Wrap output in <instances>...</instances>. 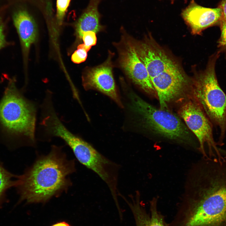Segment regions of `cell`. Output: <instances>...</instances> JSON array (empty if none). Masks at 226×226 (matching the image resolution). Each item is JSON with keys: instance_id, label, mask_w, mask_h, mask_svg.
Listing matches in <instances>:
<instances>
[{"instance_id": "obj_19", "label": "cell", "mask_w": 226, "mask_h": 226, "mask_svg": "<svg viewBox=\"0 0 226 226\" xmlns=\"http://www.w3.org/2000/svg\"><path fill=\"white\" fill-rule=\"evenodd\" d=\"M88 51L83 44L79 45L77 47V49L72 56V61L76 63H79L84 62L87 58Z\"/></svg>"}, {"instance_id": "obj_24", "label": "cell", "mask_w": 226, "mask_h": 226, "mask_svg": "<svg viewBox=\"0 0 226 226\" xmlns=\"http://www.w3.org/2000/svg\"><path fill=\"white\" fill-rule=\"evenodd\" d=\"M170 0L171 1L172 3H173L174 1L175 0Z\"/></svg>"}, {"instance_id": "obj_3", "label": "cell", "mask_w": 226, "mask_h": 226, "mask_svg": "<svg viewBox=\"0 0 226 226\" xmlns=\"http://www.w3.org/2000/svg\"><path fill=\"white\" fill-rule=\"evenodd\" d=\"M220 52L218 51L209 57L206 69L195 81L193 97L212 124L220 131L218 145H223L226 133V95L218 81L215 71Z\"/></svg>"}, {"instance_id": "obj_7", "label": "cell", "mask_w": 226, "mask_h": 226, "mask_svg": "<svg viewBox=\"0 0 226 226\" xmlns=\"http://www.w3.org/2000/svg\"><path fill=\"white\" fill-rule=\"evenodd\" d=\"M71 148L81 164L94 172L105 182L116 205H118L117 196L119 192L117 186L120 166L81 137L75 142Z\"/></svg>"}, {"instance_id": "obj_16", "label": "cell", "mask_w": 226, "mask_h": 226, "mask_svg": "<svg viewBox=\"0 0 226 226\" xmlns=\"http://www.w3.org/2000/svg\"><path fill=\"white\" fill-rule=\"evenodd\" d=\"M16 176L7 171L0 162V208L7 201V191L12 187H16L17 184Z\"/></svg>"}, {"instance_id": "obj_15", "label": "cell", "mask_w": 226, "mask_h": 226, "mask_svg": "<svg viewBox=\"0 0 226 226\" xmlns=\"http://www.w3.org/2000/svg\"><path fill=\"white\" fill-rule=\"evenodd\" d=\"M101 0H89L88 6L76 23V33L80 39H82L83 35L85 32L92 31L96 33L104 28L100 23L101 14L98 10Z\"/></svg>"}, {"instance_id": "obj_9", "label": "cell", "mask_w": 226, "mask_h": 226, "mask_svg": "<svg viewBox=\"0 0 226 226\" xmlns=\"http://www.w3.org/2000/svg\"><path fill=\"white\" fill-rule=\"evenodd\" d=\"M150 80L162 109H168V104L183 95L189 84V80L178 66Z\"/></svg>"}, {"instance_id": "obj_23", "label": "cell", "mask_w": 226, "mask_h": 226, "mask_svg": "<svg viewBox=\"0 0 226 226\" xmlns=\"http://www.w3.org/2000/svg\"><path fill=\"white\" fill-rule=\"evenodd\" d=\"M51 226H71L68 223L65 222H61L57 223Z\"/></svg>"}, {"instance_id": "obj_10", "label": "cell", "mask_w": 226, "mask_h": 226, "mask_svg": "<svg viewBox=\"0 0 226 226\" xmlns=\"http://www.w3.org/2000/svg\"><path fill=\"white\" fill-rule=\"evenodd\" d=\"M111 55L101 65L86 69L82 76L83 86L86 90L95 89L104 94L123 107L113 75Z\"/></svg>"}, {"instance_id": "obj_12", "label": "cell", "mask_w": 226, "mask_h": 226, "mask_svg": "<svg viewBox=\"0 0 226 226\" xmlns=\"http://www.w3.org/2000/svg\"><path fill=\"white\" fill-rule=\"evenodd\" d=\"M181 15L192 32L198 34L209 27L219 25L222 12L218 7L214 8L205 7L197 4L194 0H191L182 11Z\"/></svg>"}, {"instance_id": "obj_6", "label": "cell", "mask_w": 226, "mask_h": 226, "mask_svg": "<svg viewBox=\"0 0 226 226\" xmlns=\"http://www.w3.org/2000/svg\"><path fill=\"white\" fill-rule=\"evenodd\" d=\"M178 113L198 139L203 157H223V151L218 147L213 137V125L194 98L185 101Z\"/></svg>"}, {"instance_id": "obj_2", "label": "cell", "mask_w": 226, "mask_h": 226, "mask_svg": "<svg viewBox=\"0 0 226 226\" xmlns=\"http://www.w3.org/2000/svg\"><path fill=\"white\" fill-rule=\"evenodd\" d=\"M76 171L74 160L67 158L61 146L53 145L49 153L39 156L22 175H17L19 202L45 203L67 191L70 176Z\"/></svg>"}, {"instance_id": "obj_14", "label": "cell", "mask_w": 226, "mask_h": 226, "mask_svg": "<svg viewBox=\"0 0 226 226\" xmlns=\"http://www.w3.org/2000/svg\"><path fill=\"white\" fill-rule=\"evenodd\" d=\"M13 20L23 51L26 53L36 40L37 35L36 24L32 17L24 10H20L15 13Z\"/></svg>"}, {"instance_id": "obj_5", "label": "cell", "mask_w": 226, "mask_h": 226, "mask_svg": "<svg viewBox=\"0 0 226 226\" xmlns=\"http://www.w3.org/2000/svg\"><path fill=\"white\" fill-rule=\"evenodd\" d=\"M129 96L131 109L138 115L145 128L170 140L184 142L191 138L188 129L175 114L155 107L134 93H130Z\"/></svg>"}, {"instance_id": "obj_1", "label": "cell", "mask_w": 226, "mask_h": 226, "mask_svg": "<svg viewBox=\"0 0 226 226\" xmlns=\"http://www.w3.org/2000/svg\"><path fill=\"white\" fill-rule=\"evenodd\" d=\"M195 173L193 193L181 200L168 226H226V158L209 159Z\"/></svg>"}, {"instance_id": "obj_11", "label": "cell", "mask_w": 226, "mask_h": 226, "mask_svg": "<svg viewBox=\"0 0 226 226\" xmlns=\"http://www.w3.org/2000/svg\"><path fill=\"white\" fill-rule=\"evenodd\" d=\"M137 55L145 66L151 79L162 72L178 66L162 50L148 41L134 40Z\"/></svg>"}, {"instance_id": "obj_17", "label": "cell", "mask_w": 226, "mask_h": 226, "mask_svg": "<svg viewBox=\"0 0 226 226\" xmlns=\"http://www.w3.org/2000/svg\"><path fill=\"white\" fill-rule=\"evenodd\" d=\"M71 0H56V17L58 24H62Z\"/></svg>"}, {"instance_id": "obj_18", "label": "cell", "mask_w": 226, "mask_h": 226, "mask_svg": "<svg viewBox=\"0 0 226 226\" xmlns=\"http://www.w3.org/2000/svg\"><path fill=\"white\" fill-rule=\"evenodd\" d=\"M219 26L221 33L218 41V51L220 53H224L226 56V21L221 20Z\"/></svg>"}, {"instance_id": "obj_8", "label": "cell", "mask_w": 226, "mask_h": 226, "mask_svg": "<svg viewBox=\"0 0 226 226\" xmlns=\"http://www.w3.org/2000/svg\"><path fill=\"white\" fill-rule=\"evenodd\" d=\"M117 46L119 65L126 75L145 92L155 94L156 93L146 67L136 51L133 38L123 35Z\"/></svg>"}, {"instance_id": "obj_20", "label": "cell", "mask_w": 226, "mask_h": 226, "mask_svg": "<svg viewBox=\"0 0 226 226\" xmlns=\"http://www.w3.org/2000/svg\"><path fill=\"white\" fill-rule=\"evenodd\" d=\"M83 44L86 49L89 51L92 46L96 43L97 38L96 33L92 31H88L84 33L82 37Z\"/></svg>"}, {"instance_id": "obj_21", "label": "cell", "mask_w": 226, "mask_h": 226, "mask_svg": "<svg viewBox=\"0 0 226 226\" xmlns=\"http://www.w3.org/2000/svg\"><path fill=\"white\" fill-rule=\"evenodd\" d=\"M218 7L220 8L222 10V15L221 20L226 21V0H222Z\"/></svg>"}, {"instance_id": "obj_4", "label": "cell", "mask_w": 226, "mask_h": 226, "mask_svg": "<svg viewBox=\"0 0 226 226\" xmlns=\"http://www.w3.org/2000/svg\"><path fill=\"white\" fill-rule=\"evenodd\" d=\"M27 99L10 80L0 103V121L8 130L25 137L32 146L35 145L37 107Z\"/></svg>"}, {"instance_id": "obj_13", "label": "cell", "mask_w": 226, "mask_h": 226, "mask_svg": "<svg viewBox=\"0 0 226 226\" xmlns=\"http://www.w3.org/2000/svg\"><path fill=\"white\" fill-rule=\"evenodd\" d=\"M120 196L128 206L133 215L136 226H168L165 217L158 209V198L153 197L150 201V213H148L144 203L141 200L139 193L137 192L127 199L122 195Z\"/></svg>"}, {"instance_id": "obj_22", "label": "cell", "mask_w": 226, "mask_h": 226, "mask_svg": "<svg viewBox=\"0 0 226 226\" xmlns=\"http://www.w3.org/2000/svg\"><path fill=\"white\" fill-rule=\"evenodd\" d=\"M6 44L3 25L0 24V49L4 47Z\"/></svg>"}]
</instances>
